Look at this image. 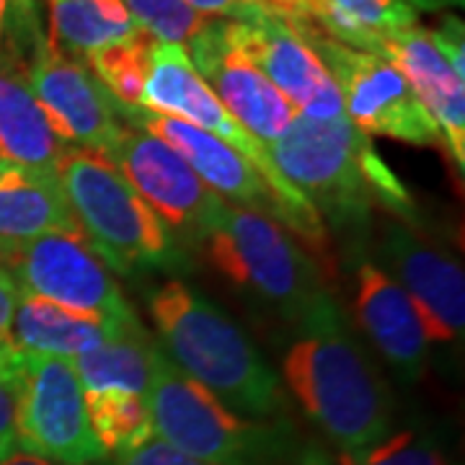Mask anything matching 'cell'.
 Returning <instances> with one entry per match:
<instances>
[{
    "label": "cell",
    "mask_w": 465,
    "mask_h": 465,
    "mask_svg": "<svg viewBox=\"0 0 465 465\" xmlns=\"http://www.w3.org/2000/svg\"><path fill=\"white\" fill-rule=\"evenodd\" d=\"M137 321H140L137 316L114 321L94 313H81L50 300L21 295L11 321V339L26 354L73 360L88 349L99 347L101 341L124 331Z\"/></svg>",
    "instance_id": "obj_21"
},
{
    "label": "cell",
    "mask_w": 465,
    "mask_h": 465,
    "mask_svg": "<svg viewBox=\"0 0 465 465\" xmlns=\"http://www.w3.org/2000/svg\"><path fill=\"white\" fill-rule=\"evenodd\" d=\"M282 370L302 411L341 452L372 448L391 434V393L349 336L333 300L300 323V336L287 349Z\"/></svg>",
    "instance_id": "obj_3"
},
{
    "label": "cell",
    "mask_w": 465,
    "mask_h": 465,
    "mask_svg": "<svg viewBox=\"0 0 465 465\" xmlns=\"http://www.w3.org/2000/svg\"><path fill=\"white\" fill-rule=\"evenodd\" d=\"M225 29L232 45L262 70L298 114L311 119L347 116L341 94L326 65L280 14L259 24L225 21Z\"/></svg>",
    "instance_id": "obj_14"
},
{
    "label": "cell",
    "mask_w": 465,
    "mask_h": 465,
    "mask_svg": "<svg viewBox=\"0 0 465 465\" xmlns=\"http://www.w3.org/2000/svg\"><path fill=\"white\" fill-rule=\"evenodd\" d=\"M0 269L8 272L18 295L114 321L137 316L84 232H47L0 246Z\"/></svg>",
    "instance_id": "obj_10"
},
{
    "label": "cell",
    "mask_w": 465,
    "mask_h": 465,
    "mask_svg": "<svg viewBox=\"0 0 465 465\" xmlns=\"http://www.w3.org/2000/svg\"><path fill=\"white\" fill-rule=\"evenodd\" d=\"M88 421L96 434L104 452H130L145 445L155 434L145 396L122 393V391H101L85 393Z\"/></svg>",
    "instance_id": "obj_25"
},
{
    "label": "cell",
    "mask_w": 465,
    "mask_h": 465,
    "mask_svg": "<svg viewBox=\"0 0 465 465\" xmlns=\"http://www.w3.org/2000/svg\"><path fill=\"white\" fill-rule=\"evenodd\" d=\"M133 16L140 32H145L153 42L163 45H186L200 32L204 16L189 8L183 0H119Z\"/></svg>",
    "instance_id": "obj_27"
},
{
    "label": "cell",
    "mask_w": 465,
    "mask_h": 465,
    "mask_svg": "<svg viewBox=\"0 0 465 465\" xmlns=\"http://www.w3.org/2000/svg\"><path fill=\"white\" fill-rule=\"evenodd\" d=\"M153 45L155 42L148 34L140 32L88 57L91 73L119 104L140 106L143 85L148 81L153 60Z\"/></svg>",
    "instance_id": "obj_26"
},
{
    "label": "cell",
    "mask_w": 465,
    "mask_h": 465,
    "mask_svg": "<svg viewBox=\"0 0 465 465\" xmlns=\"http://www.w3.org/2000/svg\"><path fill=\"white\" fill-rule=\"evenodd\" d=\"M5 163H8V161H5V158L0 155V171H3V166H5Z\"/></svg>",
    "instance_id": "obj_37"
},
{
    "label": "cell",
    "mask_w": 465,
    "mask_h": 465,
    "mask_svg": "<svg viewBox=\"0 0 465 465\" xmlns=\"http://www.w3.org/2000/svg\"><path fill=\"white\" fill-rule=\"evenodd\" d=\"M145 401L155 434L204 465H290L298 458L287 419L256 421L232 414L163 351Z\"/></svg>",
    "instance_id": "obj_5"
},
{
    "label": "cell",
    "mask_w": 465,
    "mask_h": 465,
    "mask_svg": "<svg viewBox=\"0 0 465 465\" xmlns=\"http://www.w3.org/2000/svg\"><path fill=\"white\" fill-rule=\"evenodd\" d=\"M354 316L401 381L414 382L421 378L430 357L424 321L406 290L370 262L357 269Z\"/></svg>",
    "instance_id": "obj_17"
},
{
    "label": "cell",
    "mask_w": 465,
    "mask_h": 465,
    "mask_svg": "<svg viewBox=\"0 0 465 465\" xmlns=\"http://www.w3.org/2000/svg\"><path fill=\"white\" fill-rule=\"evenodd\" d=\"M351 50L382 57V42L396 32L416 26V8L409 0H323L313 24Z\"/></svg>",
    "instance_id": "obj_24"
},
{
    "label": "cell",
    "mask_w": 465,
    "mask_h": 465,
    "mask_svg": "<svg viewBox=\"0 0 465 465\" xmlns=\"http://www.w3.org/2000/svg\"><path fill=\"white\" fill-rule=\"evenodd\" d=\"M26 81L70 148L104 155L122 133V104L78 57L57 50L47 36L34 45Z\"/></svg>",
    "instance_id": "obj_12"
},
{
    "label": "cell",
    "mask_w": 465,
    "mask_h": 465,
    "mask_svg": "<svg viewBox=\"0 0 465 465\" xmlns=\"http://www.w3.org/2000/svg\"><path fill=\"white\" fill-rule=\"evenodd\" d=\"M189 63L220 104L259 143L272 145L295 119V106L262 75V70L238 50L225 21H204L189 42Z\"/></svg>",
    "instance_id": "obj_13"
},
{
    "label": "cell",
    "mask_w": 465,
    "mask_h": 465,
    "mask_svg": "<svg viewBox=\"0 0 465 465\" xmlns=\"http://www.w3.org/2000/svg\"><path fill=\"white\" fill-rule=\"evenodd\" d=\"M122 119L134 130L153 134L161 143H166L171 150H176L186 161V166L192 168L217 197L246 204V210L274 217L282 225V207L272 194L264 176L231 145L217 140L215 134L204 133L176 116L148 112L143 106L122 104Z\"/></svg>",
    "instance_id": "obj_16"
},
{
    "label": "cell",
    "mask_w": 465,
    "mask_h": 465,
    "mask_svg": "<svg viewBox=\"0 0 465 465\" xmlns=\"http://www.w3.org/2000/svg\"><path fill=\"white\" fill-rule=\"evenodd\" d=\"M290 24V21H287ZM313 47L341 94L344 112L365 134L393 137L406 145L442 148V134L416 99L409 81L381 54L351 50L308 24H290Z\"/></svg>",
    "instance_id": "obj_8"
},
{
    "label": "cell",
    "mask_w": 465,
    "mask_h": 465,
    "mask_svg": "<svg viewBox=\"0 0 465 465\" xmlns=\"http://www.w3.org/2000/svg\"><path fill=\"white\" fill-rule=\"evenodd\" d=\"M104 158L155 210L168 231L200 246L225 200L186 166L176 150L153 134L122 127Z\"/></svg>",
    "instance_id": "obj_11"
},
{
    "label": "cell",
    "mask_w": 465,
    "mask_h": 465,
    "mask_svg": "<svg viewBox=\"0 0 465 465\" xmlns=\"http://www.w3.org/2000/svg\"><path fill=\"white\" fill-rule=\"evenodd\" d=\"M24 351L11 341L0 347V460L18 448L16 434V381Z\"/></svg>",
    "instance_id": "obj_29"
},
{
    "label": "cell",
    "mask_w": 465,
    "mask_h": 465,
    "mask_svg": "<svg viewBox=\"0 0 465 465\" xmlns=\"http://www.w3.org/2000/svg\"><path fill=\"white\" fill-rule=\"evenodd\" d=\"M112 465H204L194 460L192 455H186L182 450H176L171 442L161 440L158 434H153L145 445L116 455Z\"/></svg>",
    "instance_id": "obj_31"
},
{
    "label": "cell",
    "mask_w": 465,
    "mask_h": 465,
    "mask_svg": "<svg viewBox=\"0 0 465 465\" xmlns=\"http://www.w3.org/2000/svg\"><path fill=\"white\" fill-rule=\"evenodd\" d=\"M16 434L24 452L63 465H94L104 448L88 421L85 391L67 357L26 354L16 381Z\"/></svg>",
    "instance_id": "obj_9"
},
{
    "label": "cell",
    "mask_w": 465,
    "mask_h": 465,
    "mask_svg": "<svg viewBox=\"0 0 465 465\" xmlns=\"http://www.w3.org/2000/svg\"><path fill=\"white\" fill-rule=\"evenodd\" d=\"M47 232H84L57 171H36L8 161L0 171V246Z\"/></svg>",
    "instance_id": "obj_19"
},
{
    "label": "cell",
    "mask_w": 465,
    "mask_h": 465,
    "mask_svg": "<svg viewBox=\"0 0 465 465\" xmlns=\"http://www.w3.org/2000/svg\"><path fill=\"white\" fill-rule=\"evenodd\" d=\"M161 351L163 349L150 339V333L137 321L124 331L101 341L99 347L73 357V365L85 393L122 391L145 396Z\"/></svg>",
    "instance_id": "obj_22"
},
{
    "label": "cell",
    "mask_w": 465,
    "mask_h": 465,
    "mask_svg": "<svg viewBox=\"0 0 465 465\" xmlns=\"http://www.w3.org/2000/svg\"><path fill=\"white\" fill-rule=\"evenodd\" d=\"M50 42L73 57H91L140 34L119 0H50Z\"/></svg>",
    "instance_id": "obj_23"
},
{
    "label": "cell",
    "mask_w": 465,
    "mask_h": 465,
    "mask_svg": "<svg viewBox=\"0 0 465 465\" xmlns=\"http://www.w3.org/2000/svg\"><path fill=\"white\" fill-rule=\"evenodd\" d=\"M432 42L437 45L440 54L448 60V65L465 78V29L463 21L455 16H445L437 29H430Z\"/></svg>",
    "instance_id": "obj_32"
},
{
    "label": "cell",
    "mask_w": 465,
    "mask_h": 465,
    "mask_svg": "<svg viewBox=\"0 0 465 465\" xmlns=\"http://www.w3.org/2000/svg\"><path fill=\"white\" fill-rule=\"evenodd\" d=\"M381 256L391 277L414 300L427 339L440 344L460 341L465 326L463 266L401 220H391L382 228Z\"/></svg>",
    "instance_id": "obj_15"
},
{
    "label": "cell",
    "mask_w": 465,
    "mask_h": 465,
    "mask_svg": "<svg viewBox=\"0 0 465 465\" xmlns=\"http://www.w3.org/2000/svg\"><path fill=\"white\" fill-rule=\"evenodd\" d=\"M16 60L0 54V155L16 166L57 171L67 153Z\"/></svg>",
    "instance_id": "obj_20"
},
{
    "label": "cell",
    "mask_w": 465,
    "mask_h": 465,
    "mask_svg": "<svg viewBox=\"0 0 465 465\" xmlns=\"http://www.w3.org/2000/svg\"><path fill=\"white\" fill-rule=\"evenodd\" d=\"M266 153L284 179L331 225H365L375 207L388 210L406 225L416 220L414 197L349 116L295 114Z\"/></svg>",
    "instance_id": "obj_1"
},
{
    "label": "cell",
    "mask_w": 465,
    "mask_h": 465,
    "mask_svg": "<svg viewBox=\"0 0 465 465\" xmlns=\"http://www.w3.org/2000/svg\"><path fill=\"white\" fill-rule=\"evenodd\" d=\"M168 360L207 388L232 414L284 419L282 382L235 321L183 282H166L148 300Z\"/></svg>",
    "instance_id": "obj_2"
},
{
    "label": "cell",
    "mask_w": 465,
    "mask_h": 465,
    "mask_svg": "<svg viewBox=\"0 0 465 465\" xmlns=\"http://www.w3.org/2000/svg\"><path fill=\"white\" fill-rule=\"evenodd\" d=\"M382 57L399 67L416 99L430 112L458 171H465V78L440 54L430 29L419 24L382 42Z\"/></svg>",
    "instance_id": "obj_18"
},
{
    "label": "cell",
    "mask_w": 465,
    "mask_h": 465,
    "mask_svg": "<svg viewBox=\"0 0 465 465\" xmlns=\"http://www.w3.org/2000/svg\"><path fill=\"white\" fill-rule=\"evenodd\" d=\"M302 465H323V463H318V460H313V458H308Z\"/></svg>",
    "instance_id": "obj_36"
},
{
    "label": "cell",
    "mask_w": 465,
    "mask_h": 465,
    "mask_svg": "<svg viewBox=\"0 0 465 465\" xmlns=\"http://www.w3.org/2000/svg\"><path fill=\"white\" fill-rule=\"evenodd\" d=\"M183 3L194 8L200 16H217L238 24H259L266 16L277 14L266 0H183Z\"/></svg>",
    "instance_id": "obj_30"
},
{
    "label": "cell",
    "mask_w": 465,
    "mask_h": 465,
    "mask_svg": "<svg viewBox=\"0 0 465 465\" xmlns=\"http://www.w3.org/2000/svg\"><path fill=\"white\" fill-rule=\"evenodd\" d=\"M140 106L155 114L176 116L204 133L215 134L225 145H231L238 155H243L269 183L272 194L282 207V225L300 235L318 253L329 249L326 225L316 213V207L300 194L292 183L284 179L272 163L264 143H259L249 130H243L235 116L220 104L210 85L197 75L189 63V54L182 45H153L148 81L143 85Z\"/></svg>",
    "instance_id": "obj_7"
},
{
    "label": "cell",
    "mask_w": 465,
    "mask_h": 465,
    "mask_svg": "<svg viewBox=\"0 0 465 465\" xmlns=\"http://www.w3.org/2000/svg\"><path fill=\"white\" fill-rule=\"evenodd\" d=\"M0 465H54L47 458H39V455H32V452H24V450H18V452H11L8 458H3Z\"/></svg>",
    "instance_id": "obj_35"
},
{
    "label": "cell",
    "mask_w": 465,
    "mask_h": 465,
    "mask_svg": "<svg viewBox=\"0 0 465 465\" xmlns=\"http://www.w3.org/2000/svg\"><path fill=\"white\" fill-rule=\"evenodd\" d=\"M18 287L14 280L8 277V272L0 269V347L5 341H11V321H14V311L18 302Z\"/></svg>",
    "instance_id": "obj_34"
},
{
    "label": "cell",
    "mask_w": 465,
    "mask_h": 465,
    "mask_svg": "<svg viewBox=\"0 0 465 465\" xmlns=\"http://www.w3.org/2000/svg\"><path fill=\"white\" fill-rule=\"evenodd\" d=\"M200 246L223 277L264 298L298 326L333 300L311 256L274 217L223 204Z\"/></svg>",
    "instance_id": "obj_6"
},
{
    "label": "cell",
    "mask_w": 465,
    "mask_h": 465,
    "mask_svg": "<svg viewBox=\"0 0 465 465\" xmlns=\"http://www.w3.org/2000/svg\"><path fill=\"white\" fill-rule=\"evenodd\" d=\"M341 465H448L432 437L414 432L388 434L372 448L341 452Z\"/></svg>",
    "instance_id": "obj_28"
},
{
    "label": "cell",
    "mask_w": 465,
    "mask_h": 465,
    "mask_svg": "<svg viewBox=\"0 0 465 465\" xmlns=\"http://www.w3.org/2000/svg\"><path fill=\"white\" fill-rule=\"evenodd\" d=\"M57 176L88 246L106 269L133 277L186 266L176 235L104 155L67 148Z\"/></svg>",
    "instance_id": "obj_4"
},
{
    "label": "cell",
    "mask_w": 465,
    "mask_h": 465,
    "mask_svg": "<svg viewBox=\"0 0 465 465\" xmlns=\"http://www.w3.org/2000/svg\"><path fill=\"white\" fill-rule=\"evenodd\" d=\"M11 29L21 39H29L32 47L42 39L32 14V0H0V45L11 34Z\"/></svg>",
    "instance_id": "obj_33"
}]
</instances>
